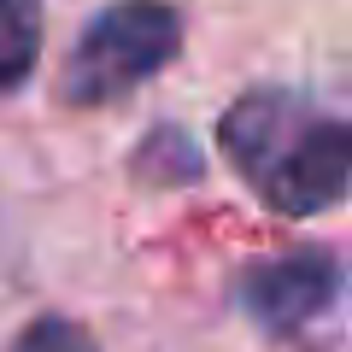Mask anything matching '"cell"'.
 I'll list each match as a JSON object with an SVG mask.
<instances>
[{
  "mask_svg": "<svg viewBox=\"0 0 352 352\" xmlns=\"http://www.w3.org/2000/svg\"><path fill=\"white\" fill-rule=\"evenodd\" d=\"M217 153L276 217H323L352 182V129L300 88H247L229 100Z\"/></svg>",
  "mask_w": 352,
  "mask_h": 352,
  "instance_id": "cell-1",
  "label": "cell"
},
{
  "mask_svg": "<svg viewBox=\"0 0 352 352\" xmlns=\"http://www.w3.org/2000/svg\"><path fill=\"white\" fill-rule=\"evenodd\" d=\"M182 53V12L170 0H112L82 24L59 71V100L76 112L112 106Z\"/></svg>",
  "mask_w": 352,
  "mask_h": 352,
  "instance_id": "cell-2",
  "label": "cell"
},
{
  "mask_svg": "<svg viewBox=\"0 0 352 352\" xmlns=\"http://www.w3.org/2000/svg\"><path fill=\"white\" fill-rule=\"evenodd\" d=\"M335 300H340V258L329 247H288L235 276V305L264 335H294L323 311H335Z\"/></svg>",
  "mask_w": 352,
  "mask_h": 352,
  "instance_id": "cell-3",
  "label": "cell"
},
{
  "mask_svg": "<svg viewBox=\"0 0 352 352\" xmlns=\"http://www.w3.org/2000/svg\"><path fill=\"white\" fill-rule=\"evenodd\" d=\"M129 176L141 188H194L206 176V147L182 124H153L129 153Z\"/></svg>",
  "mask_w": 352,
  "mask_h": 352,
  "instance_id": "cell-4",
  "label": "cell"
},
{
  "mask_svg": "<svg viewBox=\"0 0 352 352\" xmlns=\"http://www.w3.org/2000/svg\"><path fill=\"white\" fill-rule=\"evenodd\" d=\"M41 59V0H0V94L30 82Z\"/></svg>",
  "mask_w": 352,
  "mask_h": 352,
  "instance_id": "cell-5",
  "label": "cell"
},
{
  "mask_svg": "<svg viewBox=\"0 0 352 352\" xmlns=\"http://www.w3.org/2000/svg\"><path fill=\"white\" fill-rule=\"evenodd\" d=\"M12 352H100V340L88 335L76 317H36L12 340Z\"/></svg>",
  "mask_w": 352,
  "mask_h": 352,
  "instance_id": "cell-6",
  "label": "cell"
}]
</instances>
